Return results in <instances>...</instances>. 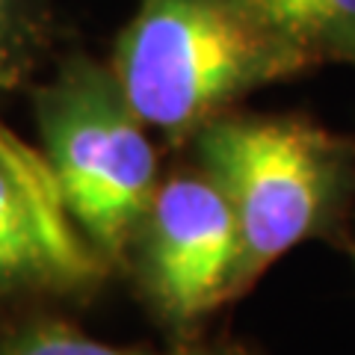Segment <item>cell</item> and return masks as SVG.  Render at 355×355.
<instances>
[{"instance_id": "6da1fadb", "label": "cell", "mask_w": 355, "mask_h": 355, "mask_svg": "<svg viewBox=\"0 0 355 355\" xmlns=\"http://www.w3.org/2000/svg\"><path fill=\"white\" fill-rule=\"evenodd\" d=\"M110 69L146 128L187 148L254 89L314 65L240 0H139Z\"/></svg>"}, {"instance_id": "7a4b0ae2", "label": "cell", "mask_w": 355, "mask_h": 355, "mask_svg": "<svg viewBox=\"0 0 355 355\" xmlns=\"http://www.w3.org/2000/svg\"><path fill=\"white\" fill-rule=\"evenodd\" d=\"M187 148L234 210L237 296L299 243L335 234L355 193V142L305 116L228 110Z\"/></svg>"}, {"instance_id": "3957f363", "label": "cell", "mask_w": 355, "mask_h": 355, "mask_svg": "<svg viewBox=\"0 0 355 355\" xmlns=\"http://www.w3.org/2000/svg\"><path fill=\"white\" fill-rule=\"evenodd\" d=\"M42 160L65 214L110 270L125 266L133 228L160 184L151 130L110 62L65 53L30 86Z\"/></svg>"}, {"instance_id": "277c9868", "label": "cell", "mask_w": 355, "mask_h": 355, "mask_svg": "<svg viewBox=\"0 0 355 355\" xmlns=\"http://www.w3.org/2000/svg\"><path fill=\"white\" fill-rule=\"evenodd\" d=\"M121 270L178 340H196L210 314L240 299V228L214 178L196 163L160 175Z\"/></svg>"}, {"instance_id": "5b68a950", "label": "cell", "mask_w": 355, "mask_h": 355, "mask_svg": "<svg viewBox=\"0 0 355 355\" xmlns=\"http://www.w3.org/2000/svg\"><path fill=\"white\" fill-rule=\"evenodd\" d=\"M110 272L65 214L42 154L0 125V305L89 299Z\"/></svg>"}, {"instance_id": "8992f818", "label": "cell", "mask_w": 355, "mask_h": 355, "mask_svg": "<svg viewBox=\"0 0 355 355\" xmlns=\"http://www.w3.org/2000/svg\"><path fill=\"white\" fill-rule=\"evenodd\" d=\"M0 355H254L252 349L231 340L202 343L178 340L169 349H139L113 347L83 335L74 323L60 314H51L42 305L9 308L0 317Z\"/></svg>"}, {"instance_id": "52a82bcc", "label": "cell", "mask_w": 355, "mask_h": 355, "mask_svg": "<svg viewBox=\"0 0 355 355\" xmlns=\"http://www.w3.org/2000/svg\"><path fill=\"white\" fill-rule=\"evenodd\" d=\"M311 65H355V0H240Z\"/></svg>"}, {"instance_id": "ba28073f", "label": "cell", "mask_w": 355, "mask_h": 355, "mask_svg": "<svg viewBox=\"0 0 355 355\" xmlns=\"http://www.w3.org/2000/svg\"><path fill=\"white\" fill-rule=\"evenodd\" d=\"M53 33V0H0V104L24 89L30 92Z\"/></svg>"}]
</instances>
